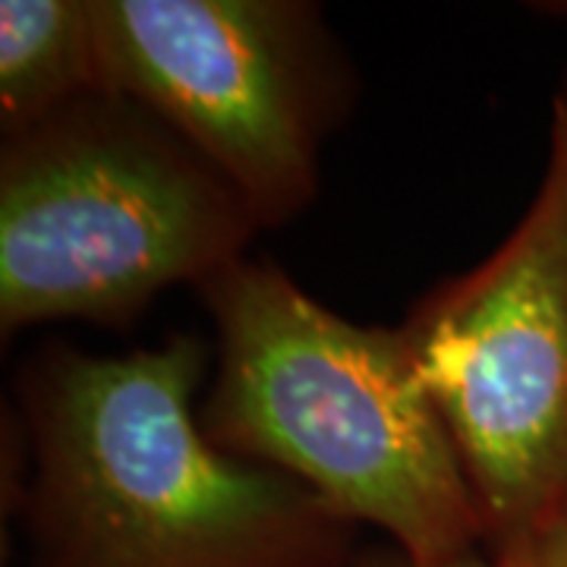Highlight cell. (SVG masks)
<instances>
[{
    "instance_id": "6da1fadb",
    "label": "cell",
    "mask_w": 567,
    "mask_h": 567,
    "mask_svg": "<svg viewBox=\"0 0 567 567\" xmlns=\"http://www.w3.org/2000/svg\"><path fill=\"white\" fill-rule=\"evenodd\" d=\"M205 365L189 334L123 357L51 344L22 363L35 567H347L350 520L205 435Z\"/></svg>"
},
{
    "instance_id": "9c48e42d",
    "label": "cell",
    "mask_w": 567,
    "mask_h": 567,
    "mask_svg": "<svg viewBox=\"0 0 567 567\" xmlns=\"http://www.w3.org/2000/svg\"><path fill=\"white\" fill-rule=\"evenodd\" d=\"M561 520L567 524V495H565V505H561Z\"/></svg>"
},
{
    "instance_id": "30bf717a",
    "label": "cell",
    "mask_w": 567,
    "mask_h": 567,
    "mask_svg": "<svg viewBox=\"0 0 567 567\" xmlns=\"http://www.w3.org/2000/svg\"><path fill=\"white\" fill-rule=\"evenodd\" d=\"M558 99H561V102L567 104V85H565V89H561V92H558Z\"/></svg>"
},
{
    "instance_id": "277c9868",
    "label": "cell",
    "mask_w": 567,
    "mask_h": 567,
    "mask_svg": "<svg viewBox=\"0 0 567 567\" xmlns=\"http://www.w3.org/2000/svg\"><path fill=\"white\" fill-rule=\"evenodd\" d=\"M404 344L483 511L492 558L567 495V104L551 99L536 196L486 262L425 293Z\"/></svg>"
},
{
    "instance_id": "5b68a950",
    "label": "cell",
    "mask_w": 567,
    "mask_h": 567,
    "mask_svg": "<svg viewBox=\"0 0 567 567\" xmlns=\"http://www.w3.org/2000/svg\"><path fill=\"white\" fill-rule=\"evenodd\" d=\"M104 85L155 114L281 227L319 193L353 80L303 0H92Z\"/></svg>"
},
{
    "instance_id": "7a4b0ae2",
    "label": "cell",
    "mask_w": 567,
    "mask_h": 567,
    "mask_svg": "<svg viewBox=\"0 0 567 567\" xmlns=\"http://www.w3.org/2000/svg\"><path fill=\"white\" fill-rule=\"evenodd\" d=\"M199 293L218 360L199 423L215 445L382 529L416 565L480 551L483 511L401 328L347 322L271 259L244 256Z\"/></svg>"
},
{
    "instance_id": "52a82bcc",
    "label": "cell",
    "mask_w": 567,
    "mask_h": 567,
    "mask_svg": "<svg viewBox=\"0 0 567 567\" xmlns=\"http://www.w3.org/2000/svg\"><path fill=\"white\" fill-rule=\"evenodd\" d=\"M498 567H567V524L558 520L536 533L524 546L495 558Z\"/></svg>"
},
{
    "instance_id": "8992f818",
    "label": "cell",
    "mask_w": 567,
    "mask_h": 567,
    "mask_svg": "<svg viewBox=\"0 0 567 567\" xmlns=\"http://www.w3.org/2000/svg\"><path fill=\"white\" fill-rule=\"evenodd\" d=\"M107 92L92 0L0 3V126L17 136Z\"/></svg>"
},
{
    "instance_id": "3957f363",
    "label": "cell",
    "mask_w": 567,
    "mask_h": 567,
    "mask_svg": "<svg viewBox=\"0 0 567 567\" xmlns=\"http://www.w3.org/2000/svg\"><path fill=\"white\" fill-rule=\"evenodd\" d=\"M256 230L189 142L123 95H92L3 136L0 328L130 322L244 259Z\"/></svg>"
},
{
    "instance_id": "ba28073f",
    "label": "cell",
    "mask_w": 567,
    "mask_h": 567,
    "mask_svg": "<svg viewBox=\"0 0 567 567\" xmlns=\"http://www.w3.org/2000/svg\"><path fill=\"white\" fill-rule=\"evenodd\" d=\"M353 567H498L492 555H483V551H473V555H464L457 561H447V565H416L410 561L404 551L391 548V551H372L369 558H360Z\"/></svg>"
}]
</instances>
